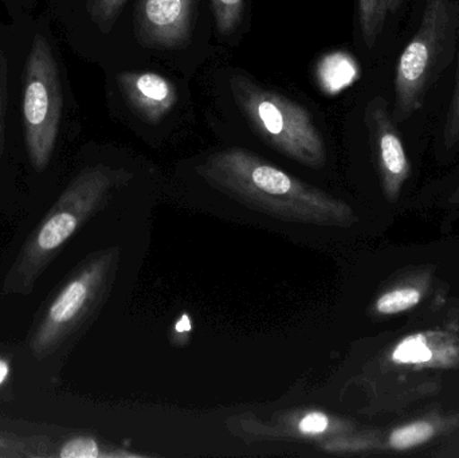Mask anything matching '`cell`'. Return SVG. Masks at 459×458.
<instances>
[{
    "label": "cell",
    "mask_w": 459,
    "mask_h": 458,
    "mask_svg": "<svg viewBox=\"0 0 459 458\" xmlns=\"http://www.w3.org/2000/svg\"><path fill=\"white\" fill-rule=\"evenodd\" d=\"M199 174L217 187L280 217L312 223L336 222L344 207L243 148L210 156Z\"/></svg>",
    "instance_id": "obj_1"
},
{
    "label": "cell",
    "mask_w": 459,
    "mask_h": 458,
    "mask_svg": "<svg viewBox=\"0 0 459 458\" xmlns=\"http://www.w3.org/2000/svg\"><path fill=\"white\" fill-rule=\"evenodd\" d=\"M115 182L116 172L107 167H91L77 175L30 233L5 276L3 293L30 295L39 277L104 201Z\"/></svg>",
    "instance_id": "obj_2"
},
{
    "label": "cell",
    "mask_w": 459,
    "mask_h": 458,
    "mask_svg": "<svg viewBox=\"0 0 459 458\" xmlns=\"http://www.w3.org/2000/svg\"><path fill=\"white\" fill-rule=\"evenodd\" d=\"M459 0H429L420 29L399 56L395 69L396 124L422 109L426 97L457 56Z\"/></svg>",
    "instance_id": "obj_3"
},
{
    "label": "cell",
    "mask_w": 459,
    "mask_h": 458,
    "mask_svg": "<svg viewBox=\"0 0 459 458\" xmlns=\"http://www.w3.org/2000/svg\"><path fill=\"white\" fill-rule=\"evenodd\" d=\"M230 91L254 134L267 145L310 169L325 164V143L307 108L245 73L231 75Z\"/></svg>",
    "instance_id": "obj_4"
},
{
    "label": "cell",
    "mask_w": 459,
    "mask_h": 458,
    "mask_svg": "<svg viewBox=\"0 0 459 458\" xmlns=\"http://www.w3.org/2000/svg\"><path fill=\"white\" fill-rule=\"evenodd\" d=\"M62 93L58 66L43 35H35L24 74V136L30 161L37 171L48 167L61 123Z\"/></svg>",
    "instance_id": "obj_5"
},
{
    "label": "cell",
    "mask_w": 459,
    "mask_h": 458,
    "mask_svg": "<svg viewBox=\"0 0 459 458\" xmlns=\"http://www.w3.org/2000/svg\"><path fill=\"white\" fill-rule=\"evenodd\" d=\"M105 268L102 260L86 264L51 298L30 338V352L35 358L56 354L74 335L96 301Z\"/></svg>",
    "instance_id": "obj_6"
},
{
    "label": "cell",
    "mask_w": 459,
    "mask_h": 458,
    "mask_svg": "<svg viewBox=\"0 0 459 458\" xmlns=\"http://www.w3.org/2000/svg\"><path fill=\"white\" fill-rule=\"evenodd\" d=\"M195 0H137L134 37L152 50H177L193 38Z\"/></svg>",
    "instance_id": "obj_7"
},
{
    "label": "cell",
    "mask_w": 459,
    "mask_h": 458,
    "mask_svg": "<svg viewBox=\"0 0 459 458\" xmlns=\"http://www.w3.org/2000/svg\"><path fill=\"white\" fill-rule=\"evenodd\" d=\"M116 80L126 104L150 125L160 124L179 102L177 85L159 73L124 72Z\"/></svg>",
    "instance_id": "obj_8"
},
{
    "label": "cell",
    "mask_w": 459,
    "mask_h": 458,
    "mask_svg": "<svg viewBox=\"0 0 459 458\" xmlns=\"http://www.w3.org/2000/svg\"><path fill=\"white\" fill-rule=\"evenodd\" d=\"M364 125L385 177L401 182L409 171V160L396 129L398 124L385 97L375 96L369 99L364 109Z\"/></svg>",
    "instance_id": "obj_9"
},
{
    "label": "cell",
    "mask_w": 459,
    "mask_h": 458,
    "mask_svg": "<svg viewBox=\"0 0 459 458\" xmlns=\"http://www.w3.org/2000/svg\"><path fill=\"white\" fill-rule=\"evenodd\" d=\"M402 0H358V19L367 48L377 45L385 22L401 7Z\"/></svg>",
    "instance_id": "obj_10"
},
{
    "label": "cell",
    "mask_w": 459,
    "mask_h": 458,
    "mask_svg": "<svg viewBox=\"0 0 459 458\" xmlns=\"http://www.w3.org/2000/svg\"><path fill=\"white\" fill-rule=\"evenodd\" d=\"M356 74L358 67L347 54H329L318 65V80L329 93H336L344 89V86L350 85L355 80Z\"/></svg>",
    "instance_id": "obj_11"
},
{
    "label": "cell",
    "mask_w": 459,
    "mask_h": 458,
    "mask_svg": "<svg viewBox=\"0 0 459 458\" xmlns=\"http://www.w3.org/2000/svg\"><path fill=\"white\" fill-rule=\"evenodd\" d=\"M217 31L223 37L231 35L242 24L246 0H209Z\"/></svg>",
    "instance_id": "obj_12"
},
{
    "label": "cell",
    "mask_w": 459,
    "mask_h": 458,
    "mask_svg": "<svg viewBox=\"0 0 459 458\" xmlns=\"http://www.w3.org/2000/svg\"><path fill=\"white\" fill-rule=\"evenodd\" d=\"M128 0H86L89 15L102 32H109Z\"/></svg>",
    "instance_id": "obj_13"
},
{
    "label": "cell",
    "mask_w": 459,
    "mask_h": 458,
    "mask_svg": "<svg viewBox=\"0 0 459 458\" xmlns=\"http://www.w3.org/2000/svg\"><path fill=\"white\" fill-rule=\"evenodd\" d=\"M434 428L428 422H417L401 428L391 435L390 444L395 449H410L434 437Z\"/></svg>",
    "instance_id": "obj_14"
},
{
    "label": "cell",
    "mask_w": 459,
    "mask_h": 458,
    "mask_svg": "<svg viewBox=\"0 0 459 458\" xmlns=\"http://www.w3.org/2000/svg\"><path fill=\"white\" fill-rule=\"evenodd\" d=\"M420 301V293L412 288L393 290L377 300V308L380 314L391 315L407 311Z\"/></svg>",
    "instance_id": "obj_15"
},
{
    "label": "cell",
    "mask_w": 459,
    "mask_h": 458,
    "mask_svg": "<svg viewBox=\"0 0 459 458\" xmlns=\"http://www.w3.org/2000/svg\"><path fill=\"white\" fill-rule=\"evenodd\" d=\"M431 350L426 344L422 336H410L404 339L395 351L393 358L398 363H425L431 359Z\"/></svg>",
    "instance_id": "obj_16"
},
{
    "label": "cell",
    "mask_w": 459,
    "mask_h": 458,
    "mask_svg": "<svg viewBox=\"0 0 459 458\" xmlns=\"http://www.w3.org/2000/svg\"><path fill=\"white\" fill-rule=\"evenodd\" d=\"M444 140L447 147H453L459 142V37L457 48V72H455V91L447 108L444 124Z\"/></svg>",
    "instance_id": "obj_17"
},
{
    "label": "cell",
    "mask_w": 459,
    "mask_h": 458,
    "mask_svg": "<svg viewBox=\"0 0 459 458\" xmlns=\"http://www.w3.org/2000/svg\"><path fill=\"white\" fill-rule=\"evenodd\" d=\"M58 456L61 458H99L104 457L100 452L96 441L89 437H74L66 441L59 448Z\"/></svg>",
    "instance_id": "obj_18"
},
{
    "label": "cell",
    "mask_w": 459,
    "mask_h": 458,
    "mask_svg": "<svg viewBox=\"0 0 459 458\" xmlns=\"http://www.w3.org/2000/svg\"><path fill=\"white\" fill-rule=\"evenodd\" d=\"M32 448L46 449V440H13L0 438V457H35L38 456Z\"/></svg>",
    "instance_id": "obj_19"
},
{
    "label": "cell",
    "mask_w": 459,
    "mask_h": 458,
    "mask_svg": "<svg viewBox=\"0 0 459 458\" xmlns=\"http://www.w3.org/2000/svg\"><path fill=\"white\" fill-rule=\"evenodd\" d=\"M329 427V419L325 414L323 413H310L305 416L299 422V432L304 435H321L325 432Z\"/></svg>",
    "instance_id": "obj_20"
},
{
    "label": "cell",
    "mask_w": 459,
    "mask_h": 458,
    "mask_svg": "<svg viewBox=\"0 0 459 458\" xmlns=\"http://www.w3.org/2000/svg\"><path fill=\"white\" fill-rule=\"evenodd\" d=\"M5 74H7V67L0 51V155H2L3 134H4Z\"/></svg>",
    "instance_id": "obj_21"
},
{
    "label": "cell",
    "mask_w": 459,
    "mask_h": 458,
    "mask_svg": "<svg viewBox=\"0 0 459 458\" xmlns=\"http://www.w3.org/2000/svg\"><path fill=\"white\" fill-rule=\"evenodd\" d=\"M11 376V362L5 358H0V387L5 384Z\"/></svg>",
    "instance_id": "obj_22"
},
{
    "label": "cell",
    "mask_w": 459,
    "mask_h": 458,
    "mask_svg": "<svg viewBox=\"0 0 459 458\" xmlns=\"http://www.w3.org/2000/svg\"><path fill=\"white\" fill-rule=\"evenodd\" d=\"M175 328H177L178 333H185V331H190V320H188V317H183V319L178 323L177 327Z\"/></svg>",
    "instance_id": "obj_23"
},
{
    "label": "cell",
    "mask_w": 459,
    "mask_h": 458,
    "mask_svg": "<svg viewBox=\"0 0 459 458\" xmlns=\"http://www.w3.org/2000/svg\"><path fill=\"white\" fill-rule=\"evenodd\" d=\"M426 2H429V0H426Z\"/></svg>",
    "instance_id": "obj_24"
}]
</instances>
